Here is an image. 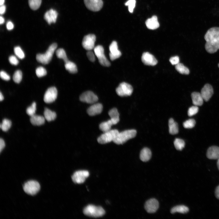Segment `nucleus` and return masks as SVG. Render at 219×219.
Segmentation results:
<instances>
[{
	"label": "nucleus",
	"instance_id": "obj_9",
	"mask_svg": "<svg viewBox=\"0 0 219 219\" xmlns=\"http://www.w3.org/2000/svg\"><path fill=\"white\" fill-rule=\"evenodd\" d=\"M96 36L93 34H89L85 36L83 39L82 45L85 50H90L95 47Z\"/></svg>",
	"mask_w": 219,
	"mask_h": 219
},
{
	"label": "nucleus",
	"instance_id": "obj_11",
	"mask_svg": "<svg viewBox=\"0 0 219 219\" xmlns=\"http://www.w3.org/2000/svg\"><path fill=\"white\" fill-rule=\"evenodd\" d=\"M57 91L54 87L49 88L46 92L43 98L44 101L46 103L53 102L57 98Z\"/></svg>",
	"mask_w": 219,
	"mask_h": 219
},
{
	"label": "nucleus",
	"instance_id": "obj_49",
	"mask_svg": "<svg viewBox=\"0 0 219 219\" xmlns=\"http://www.w3.org/2000/svg\"><path fill=\"white\" fill-rule=\"evenodd\" d=\"M6 10V7L4 5H0V13L1 15L4 14Z\"/></svg>",
	"mask_w": 219,
	"mask_h": 219
},
{
	"label": "nucleus",
	"instance_id": "obj_46",
	"mask_svg": "<svg viewBox=\"0 0 219 219\" xmlns=\"http://www.w3.org/2000/svg\"><path fill=\"white\" fill-rule=\"evenodd\" d=\"M87 56L89 60L92 62H94L95 60V56L92 52L88 50L86 53Z\"/></svg>",
	"mask_w": 219,
	"mask_h": 219
},
{
	"label": "nucleus",
	"instance_id": "obj_28",
	"mask_svg": "<svg viewBox=\"0 0 219 219\" xmlns=\"http://www.w3.org/2000/svg\"><path fill=\"white\" fill-rule=\"evenodd\" d=\"M64 66L65 69L71 73H76L78 71L76 65L74 63L69 61L65 63Z\"/></svg>",
	"mask_w": 219,
	"mask_h": 219
},
{
	"label": "nucleus",
	"instance_id": "obj_17",
	"mask_svg": "<svg viewBox=\"0 0 219 219\" xmlns=\"http://www.w3.org/2000/svg\"><path fill=\"white\" fill-rule=\"evenodd\" d=\"M141 61L144 64L147 65L154 66L158 63L157 60L154 56L148 52L143 54Z\"/></svg>",
	"mask_w": 219,
	"mask_h": 219
},
{
	"label": "nucleus",
	"instance_id": "obj_53",
	"mask_svg": "<svg viewBox=\"0 0 219 219\" xmlns=\"http://www.w3.org/2000/svg\"><path fill=\"white\" fill-rule=\"evenodd\" d=\"M5 2V0H0V5H4Z\"/></svg>",
	"mask_w": 219,
	"mask_h": 219
},
{
	"label": "nucleus",
	"instance_id": "obj_41",
	"mask_svg": "<svg viewBox=\"0 0 219 219\" xmlns=\"http://www.w3.org/2000/svg\"><path fill=\"white\" fill-rule=\"evenodd\" d=\"M135 0H129L125 3V5L128 6V10L130 12L132 13L135 7Z\"/></svg>",
	"mask_w": 219,
	"mask_h": 219
},
{
	"label": "nucleus",
	"instance_id": "obj_50",
	"mask_svg": "<svg viewBox=\"0 0 219 219\" xmlns=\"http://www.w3.org/2000/svg\"><path fill=\"white\" fill-rule=\"evenodd\" d=\"M215 195L216 198L219 199V186L216 189Z\"/></svg>",
	"mask_w": 219,
	"mask_h": 219
},
{
	"label": "nucleus",
	"instance_id": "obj_47",
	"mask_svg": "<svg viewBox=\"0 0 219 219\" xmlns=\"http://www.w3.org/2000/svg\"><path fill=\"white\" fill-rule=\"evenodd\" d=\"M7 29L8 30H11L13 29L14 26L12 23L11 21H8L6 25Z\"/></svg>",
	"mask_w": 219,
	"mask_h": 219
},
{
	"label": "nucleus",
	"instance_id": "obj_52",
	"mask_svg": "<svg viewBox=\"0 0 219 219\" xmlns=\"http://www.w3.org/2000/svg\"><path fill=\"white\" fill-rule=\"evenodd\" d=\"M4 99V96L2 93L1 92H0V101H2Z\"/></svg>",
	"mask_w": 219,
	"mask_h": 219
},
{
	"label": "nucleus",
	"instance_id": "obj_45",
	"mask_svg": "<svg viewBox=\"0 0 219 219\" xmlns=\"http://www.w3.org/2000/svg\"><path fill=\"white\" fill-rule=\"evenodd\" d=\"M0 76L2 79L5 81H8L10 78L9 75L3 71H0Z\"/></svg>",
	"mask_w": 219,
	"mask_h": 219
},
{
	"label": "nucleus",
	"instance_id": "obj_22",
	"mask_svg": "<svg viewBox=\"0 0 219 219\" xmlns=\"http://www.w3.org/2000/svg\"><path fill=\"white\" fill-rule=\"evenodd\" d=\"M193 104L196 106H200L203 103V99L200 93L193 92L191 95Z\"/></svg>",
	"mask_w": 219,
	"mask_h": 219
},
{
	"label": "nucleus",
	"instance_id": "obj_16",
	"mask_svg": "<svg viewBox=\"0 0 219 219\" xmlns=\"http://www.w3.org/2000/svg\"><path fill=\"white\" fill-rule=\"evenodd\" d=\"M214 93L212 86L209 84H206L202 89L200 93L205 101H208L211 98Z\"/></svg>",
	"mask_w": 219,
	"mask_h": 219
},
{
	"label": "nucleus",
	"instance_id": "obj_6",
	"mask_svg": "<svg viewBox=\"0 0 219 219\" xmlns=\"http://www.w3.org/2000/svg\"><path fill=\"white\" fill-rule=\"evenodd\" d=\"M23 189L25 192L27 194L34 195L40 190V186L37 181L30 180L24 184Z\"/></svg>",
	"mask_w": 219,
	"mask_h": 219
},
{
	"label": "nucleus",
	"instance_id": "obj_14",
	"mask_svg": "<svg viewBox=\"0 0 219 219\" xmlns=\"http://www.w3.org/2000/svg\"><path fill=\"white\" fill-rule=\"evenodd\" d=\"M109 49L110 51L109 56L111 60H114L121 56V53L118 49L117 43L116 41H113L111 43Z\"/></svg>",
	"mask_w": 219,
	"mask_h": 219
},
{
	"label": "nucleus",
	"instance_id": "obj_19",
	"mask_svg": "<svg viewBox=\"0 0 219 219\" xmlns=\"http://www.w3.org/2000/svg\"><path fill=\"white\" fill-rule=\"evenodd\" d=\"M103 106L99 103L94 104L87 109V112L90 116H94L100 113L103 110Z\"/></svg>",
	"mask_w": 219,
	"mask_h": 219
},
{
	"label": "nucleus",
	"instance_id": "obj_38",
	"mask_svg": "<svg viewBox=\"0 0 219 219\" xmlns=\"http://www.w3.org/2000/svg\"><path fill=\"white\" fill-rule=\"evenodd\" d=\"M14 52L16 55L20 59H23L25 57V54L19 46H16L14 47Z\"/></svg>",
	"mask_w": 219,
	"mask_h": 219
},
{
	"label": "nucleus",
	"instance_id": "obj_18",
	"mask_svg": "<svg viewBox=\"0 0 219 219\" xmlns=\"http://www.w3.org/2000/svg\"><path fill=\"white\" fill-rule=\"evenodd\" d=\"M57 15V13L56 10L51 9L45 13L44 18L49 24L55 23L56 22Z\"/></svg>",
	"mask_w": 219,
	"mask_h": 219
},
{
	"label": "nucleus",
	"instance_id": "obj_27",
	"mask_svg": "<svg viewBox=\"0 0 219 219\" xmlns=\"http://www.w3.org/2000/svg\"><path fill=\"white\" fill-rule=\"evenodd\" d=\"M44 117L48 121L54 120L56 117V113L47 108H45L44 112Z\"/></svg>",
	"mask_w": 219,
	"mask_h": 219
},
{
	"label": "nucleus",
	"instance_id": "obj_32",
	"mask_svg": "<svg viewBox=\"0 0 219 219\" xmlns=\"http://www.w3.org/2000/svg\"><path fill=\"white\" fill-rule=\"evenodd\" d=\"M56 54L57 57L62 59L65 63L69 61L67 58L66 52L64 49L59 48L57 49L56 51Z\"/></svg>",
	"mask_w": 219,
	"mask_h": 219
},
{
	"label": "nucleus",
	"instance_id": "obj_20",
	"mask_svg": "<svg viewBox=\"0 0 219 219\" xmlns=\"http://www.w3.org/2000/svg\"><path fill=\"white\" fill-rule=\"evenodd\" d=\"M207 156L211 159H216L219 158V147L216 146L210 147L207 150Z\"/></svg>",
	"mask_w": 219,
	"mask_h": 219
},
{
	"label": "nucleus",
	"instance_id": "obj_54",
	"mask_svg": "<svg viewBox=\"0 0 219 219\" xmlns=\"http://www.w3.org/2000/svg\"><path fill=\"white\" fill-rule=\"evenodd\" d=\"M217 166L219 170V158L217 159Z\"/></svg>",
	"mask_w": 219,
	"mask_h": 219
},
{
	"label": "nucleus",
	"instance_id": "obj_36",
	"mask_svg": "<svg viewBox=\"0 0 219 219\" xmlns=\"http://www.w3.org/2000/svg\"><path fill=\"white\" fill-rule=\"evenodd\" d=\"M22 78V73L20 70H16L14 73L13 76L14 81L16 83H19L21 81Z\"/></svg>",
	"mask_w": 219,
	"mask_h": 219
},
{
	"label": "nucleus",
	"instance_id": "obj_44",
	"mask_svg": "<svg viewBox=\"0 0 219 219\" xmlns=\"http://www.w3.org/2000/svg\"><path fill=\"white\" fill-rule=\"evenodd\" d=\"M169 61L172 65H176L179 63V57L178 56L172 57L170 58Z\"/></svg>",
	"mask_w": 219,
	"mask_h": 219
},
{
	"label": "nucleus",
	"instance_id": "obj_43",
	"mask_svg": "<svg viewBox=\"0 0 219 219\" xmlns=\"http://www.w3.org/2000/svg\"><path fill=\"white\" fill-rule=\"evenodd\" d=\"M9 62L12 64L16 65L19 63V61L16 57L14 55L9 56Z\"/></svg>",
	"mask_w": 219,
	"mask_h": 219
},
{
	"label": "nucleus",
	"instance_id": "obj_13",
	"mask_svg": "<svg viewBox=\"0 0 219 219\" xmlns=\"http://www.w3.org/2000/svg\"><path fill=\"white\" fill-rule=\"evenodd\" d=\"M79 99L82 102L90 104L96 103L98 99L97 96L91 91H86L82 93Z\"/></svg>",
	"mask_w": 219,
	"mask_h": 219
},
{
	"label": "nucleus",
	"instance_id": "obj_34",
	"mask_svg": "<svg viewBox=\"0 0 219 219\" xmlns=\"http://www.w3.org/2000/svg\"><path fill=\"white\" fill-rule=\"evenodd\" d=\"M174 144L175 148L178 150H182L185 145L184 141L179 138L176 139L174 141Z\"/></svg>",
	"mask_w": 219,
	"mask_h": 219
},
{
	"label": "nucleus",
	"instance_id": "obj_5",
	"mask_svg": "<svg viewBox=\"0 0 219 219\" xmlns=\"http://www.w3.org/2000/svg\"><path fill=\"white\" fill-rule=\"evenodd\" d=\"M119 132L117 130L115 129L103 132L98 138V142L101 144H105L112 141H113Z\"/></svg>",
	"mask_w": 219,
	"mask_h": 219
},
{
	"label": "nucleus",
	"instance_id": "obj_1",
	"mask_svg": "<svg viewBox=\"0 0 219 219\" xmlns=\"http://www.w3.org/2000/svg\"><path fill=\"white\" fill-rule=\"evenodd\" d=\"M204 38L206 41L205 48L207 52L213 54L219 49V27H213L209 29Z\"/></svg>",
	"mask_w": 219,
	"mask_h": 219
},
{
	"label": "nucleus",
	"instance_id": "obj_35",
	"mask_svg": "<svg viewBox=\"0 0 219 219\" xmlns=\"http://www.w3.org/2000/svg\"><path fill=\"white\" fill-rule=\"evenodd\" d=\"M29 5L33 10L38 9L40 7L41 0H28Z\"/></svg>",
	"mask_w": 219,
	"mask_h": 219
},
{
	"label": "nucleus",
	"instance_id": "obj_37",
	"mask_svg": "<svg viewBox=\"0 0 219 219\" xmlns=\"http://www.w3.org/2000/svg\"><path fill=\"white\" fill-rule=\"evenodd\" d=\"M36 110V104L35 102H33L30 106L27 108L26 112L28 115L31 116L35 114Z\"/></svg>",
	"mask_w": 219,
	"mask_h": 219
},
{
	"label": "nucleus",
	"instance_id": "obj_33",
	"mask_svg": "<svg viewBox=\"0 0 219 219\" xmlns=\"http://www.w3.org/2000/svg\"><path fill=\"white\" fill-rule=\"evenodd\" d=\"M12 125L11 121L7 119H4L0 124V128L4 131H8Z\"/></svg>",
	"mask_w": 219,
	"mask_h": 219
},
{
	"label": "nucleus",
	"instance_id": "obj_48",
	"mask_svg": "<svg viewBox=\"0 0 219 219\" xmlns=\"http://www.w3.org/2000/svg\"><path fill=\"white\" fill-rule=\"evenodd\" d=\"M5 146V144L4 140L2 138L0 139V152H1L2 150L4 148Z\"/></svg>",
	"mask_w": 219,
	"mask_h": 219
},
{
	"label": "nucleus",
	"instance_id": "obj_10",
	"mask_svg": "<svg viewBox=\"0 0 219 219\" xmlns=\"http://www.w3.org/2000/svg\"><path fill=\"white\" fill-rule=\"evenodd\" d=\"M84 2L88 9L94 12L100 10L103 5L102 0H84Z\"/></svg>",
	"mask_w": 219,
	"mask_h": 219
},
{
	"label": "nucleus",
	"instance_id": "obj_2",
	"mask_svg": "<svg viewBox=\"0 0 219 219\" xmlns=\"http://www.w3.org/2000/svg\"><path fill=\"white\" fill-rule=\"evenodd\" d=\"M57 47L56 43H53L49 47L46 52L43 54H39L36 55V59L40 63L46 64L51 61L54 53Z\"/></svg>",
	"mask_w": 219,
	"mask_h": 219
},
{
	"label": "nucleus",
	"instance_id": "obj_21",
	"mask_svg": "<svg viewBox=\"0 0 219 219\" xmlns=\"http://www.w3.org/2000/svg\"><path fill=\"white\" fill-rule=\"evenodd\" d=\"M146 25L148 28L151 30L156 29L159 26L157 17L155 16L148 19L146 22Z\"/></svg>",
	"mask_w": 219,
	"mask_h": 219
},
{
	"label": "nucleus",
	"instance_id": "obj_42",
	"mask_svg": "<svg viewBox=\"0 0 219 219\" xmlns=\"http://www.w3.org/2000/svg\"><path fill=\"white\" fill-rule=\"evenodd\" d=\"M199 110L197 106H193L189 108L188 111V115L189 116H191L196 114Z\"/></svg>",
	"mask_w": 219,
	"mask_h": 219
},
{
	"label": "nucleus",
	"instance_id": "obj_25",
	"mask_svg": "<svg viewBox=\"0 0 219 219\" xmlns=\"http://www.w3.org/2000/svg\"><path fill=\"white\" fill-rule=\"evenodd\" d=\"M108 114L110 117V120L114 125L117 124L119 121V114L116 108H113L109 110Z\"/></svg>",
	"mask_w": 219,
	"mask_h": 219
},
{
	"label": "nucleus",
	"instance_id": "obj_39",
	"mask_svg": "<svg viewBox=\"0 0 219 219\" xmlns=\"http://www.w3.org/2000/svg\"><path fill=\"white\" fill-rule=\"evenodd\" d=\"M196 122L193 119H189L185 121L183 124V127L186 128H192L195 125Z\"/></svg>",
	"mask_w": 219,
	"mask_h": 219
},
{
	"label": "nucleus",
	"instance_id": "obj_7",
	"mask_svg": "<svg viewBox=\"0 0 219 219\" xmlns=\"http://www.w3.org/2000/svg\"><path fill=\"white\" fill-rule=\"evenodd\" d=\"M94 50L95 54L98 58L99 62L101 65L106 67L110 66V62L104 55V49L102 46L98 45L94 47Z\"/></svg>",
	"mask_w": 219,
	"mask_h": 219
},
{
	"label": "nucleus",
	"instance_id": "obj_40",
	"mask_svg": "<svg viewBox=\"0 0 219 219\" xmlns=\"http://www.w3.org/2000/svg\"><path fill=\"white\" fill-rule=\"evenodd\" d=\"M36 75L38 77H41L45 76L47 73L46 69L43 67H39L36 70Z\"/></svg>",
	"mask_w": 219,
	"mask_h": 219
},
{
	"label": "nucleus",
	"instance_id": "obj_3",
	"mask_svg": "<svg viewBox=\"0 0 219 219\" xmlns=\"http://www.w3.org/2000/svg\"><path fill=\"white\" fill-rule=\"evenodd\" d=\"M136 131L134 129L125 130L119 132L113 142L117 144H122L128 140L135 137Z\"/></svg>",
	"mask_w": 219,
	"mask_h": 219
},
{
	"label": "nucleus",
	"instance_id": "obj_8",
	"mask_svg": "<svg viewBox=\"0 0 219 219\" xmlns=\"http://www.w3.org/2000/svg\"><path fill=\"white\" fill-rule=\"evenodd\" d=\"M116 91L117 94L120 96H128L132 94L133 88L129 84L123 82L120 84Z\"/></svg>",
	"mask_w": 219,
	"mask_h": 219
},
{
	"label": "nucleus",
	"instance_id": "obj_24",
	"mask_svg": "<svg viewBox=\"0 0 219 219\" xmlns=\"http://www.w3.org/2000/svg\"><path fill=\"white\" fill-rule=\"evenodd\" d=\"M151 152L150 149L145 148H143L141 151L140 154V158L144 162L148 161L151 158Z\"/></svg>",
	"mask_w": 219,
	"mask_h": 219
},
{
	"label": "nucleus",
	"instance_id": "obj_26",
	"mask_svg": "<svg viewBox=\"0 0 219 219\" xmlns=\"http://www.w3.org/2000/svg\"><path fill=\"white\" fill-rule=\"evenodd\" d=\"M169 133L171 134H175L179 131L178 124L172 118H170L169 121Z\"/></svg>",
	"mask_w": 219,
	"mask_h": 219
},
{
	"label": "nucleus",
	"instance_id": "obj_30",
	"mask_svg": "<svg viewBox=\"0 0 219 219\" xmlns=\"http://www.w3.org/2000/svg\"><path fill=\"white\" fill-rule=\"evenodd\" d=\"M189 211V208L184 205H178L173 207L171 210L172 214L179 212L182 214L187 213Z\"/></svg>",
	"mask_w": 219,
	"mask_h": 219
},
{
	"label": "nucleus",
	"instance_id": "obj_29",
	"mask_svg": "<svg viewBox=\"0 0 219 219\" xmlns=\"http://www.w3.org/2000/svg\"><path fill=\"white\" fill-rule=\"evenodd\" d=\"M114 125L113 122L110 120L101 123L99 126L100 129L105 132L111 130L112 126Z\"/></svg>",
	"mask_w": 219,
	"mask_h": 219
},
{
	"label": "nucleus",
	"instance_id": "obj_4",
	"mask_svg": "<svg viewBox=\"0 0 219 219\" xmlns=\"http://www.w3.org/2000/svg\"><path fill=\"white\" fill-rule=\"evenodd\" d=\"M83 213L88 216L98 217L103 215L105 213V211L101 207L89 205L84 208Z\"/></svg>",
	"mask_w": 219,
	"mask_h": 219
},
{
	"label": "nucleus",
	"instance_id": "obj_12",
	"mask_svg": "<svg viewBox=\"0 0 219 219\" xmlns=\"http://www.w3.org/2000/svg\"><path fill=\"white\" fill-rule=\"evenodd\" d=\"M89 176V173L87 171L79 170L74 173L72 179L75 183L80 184L84 182Z\"/></svg>",
	"mask_w": 219,
	"mask_h": 219
},
{
	"label": "nucleus",
	"instance_id": "obj_31",
	"mask_svg": "<svg viewBox=\"0 0 219 219\" xmlns=\"http://www.w3.org/2000/svg\"><path fill=\"white\" fill-rule=\"evenodd\" d=\"M175 68L177 71L181 74L188 75L189 73V69L181 63L176 65Z\"/></svg>",
	"mask_w": 219,
	"mask_h": 219
},
{
	"label": "nucleus",
	"instance_id": "obj_51",
	"mask_svg": "<svg viewBox=\"0 0 219 219\" xmlns=\"http://www.w3.org/2000/svg\"><path fill=\"white\" fill-rule=\"evenodd\" d=\"M5 22L4 19L2 16L0 17V23L1 24H3Z\"/></svg>",
	"mask_w": 219,
	"mask_h": 219
},
{
	"label": "nucleus",
	"instance_id": "obj_55",
	"mask_svg": "<svg viewBox=\"0 0 219 219\" xmlns=\"http://www.w3.org/2000/svg\"><path fill=\"white\" fill-rule=\"evenodd\" d=\"M218 67L219 68V63L218 64Z\"/></svg>",
	"mask_w": 219,
	"mask_h": 219
},
{
	"label": "nucleus",
	"instance_id": "obj_15",
	"mask_svg": "<svg viewBox=\"0 0 219 219\" xmlns=\"http://www.w3.org/2000/svg\"><path fill=\"white\" fill-rule=\"evenodd\" d=\"M159 203L158 200L154 198L151 199L146 201L144 208L147 211L150 213L155 212L158 208Z\"/></svg>",
	"mask_w": 219,
	"mask_h": 219
},
{
	"label": "nucleus",
	"instance_id": "obj_23",
	"mask_svg": "<svg viewBox=\"0 0 219 219\" xmlns=\"http://www.w3.org/2000/svg\"><path fill=\"white\" fill-rule=\"evenodd\" d=\"M45 120L44 117L35 114L31 116L30 121L33 125L40 126L44 123Z\"/></svg>",
	"mask_w": 219,
	"mask_h": 219
}]
</instances>
